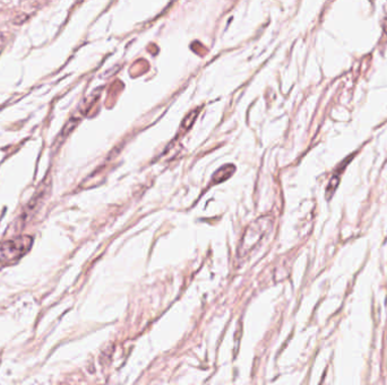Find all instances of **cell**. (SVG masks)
I'll list each match as a JSON object with an SVG mask.
<instances>
[{"label": "cell", "mask_w": 387, "mask_h": 385, "mask_svg": "<svg viewBox=\"0 0 387 385\" xmlns=\"http://www.w3.org/2000/svg\"><path fill=\"white\" fill-rule=\"evenodd\" d=\"M33 244V237L22 235L0 242V263H12L27 253Z\"/></svg>", "instance_id": "1"}, {"label": "cell", "mask_w": 387, "mask_h": 385, "mask_svg": "<svg viewBox=\"0 0 387 385\" xmlns=\"http://www.w3.org/2000/svg\"><path fill=\"white\" fill-rule=\"evenodd\" d=\"M234 171H235L234 165H224L223 167H221L220 170H217L216 173L214 174V176H213L214 183L225 181V180H227L229 176L232 175V173H234Z\"/></svg>", "instance_id": "2"}]
</instances>
